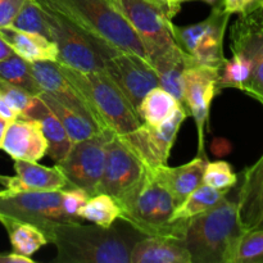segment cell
Segmentation results:
<instances>
[{
    "label": "cell",
    "mask_w": 263,
    "mask_h": 263,
    "mask_svg": "<svg viewBox=\"0 0 263 263\" xmlns=\"http://www.w3.org/2000/svg\"><path fill=\"white\" fill-rule=\"evenodd\" d=\"M2 225L9 235L13 252L18 254L31 257L49 243L45 234L35 225L13 221H4Z\"/></svg>",
    "instance_id": "28"
},
{
    "label": "cell",
    "mask_w": 263,
    "mask_h": 263,
    "mask_svg": "<svg viewBox=\"0 0 263 263\" xmlns=\"http://www.w3.org/2000/svg\"><path fill=\"white\" fill-rule=\"evenodd\" d=\"M259 9L263 10V0H259Z\"/></svg>",
    "instance_id": "47"
},
{
    "label": "cell",
    "mask_w": 263,
    "mask_h": 263,
    "mask_svg": "<svg viewBox=\"0 0 263 263\" xmlns=\"http://www.w3.org/2000/svg\"><path fill=\"white\" fill-rule=\"evenodd\" d=\"M180 104L174 95L161 86H156L143 98L136 113L143 123L159 126L174 115Z\"/></svg>",
    "instance_id": "26"
},
{
    "label": "cell",
    "mask_w": 263,
    "mask_h": 263,
    "mask_svg": "<svg viewBox=\"0 0 263 263\" xmlns=\"http://www.w3.org/2000/svg\"><path fill=\"white\" fill-rule=\"evenodd\" d=\"M152 66L158 76V86L174 95L182 103L184 71L190 66L198 64L192 55L185 53L175 44L158 57L152 59Z\"/></svg>",
    "instance_id": "22"
},
{
    "label": "cell",
    "mask_w": 263,
    "mask_h": 263,
    "mask_svg": "<svg viewBox=\"0 0 263 263\" xmlns=\"http://www.w3.org/2000/svg\"><path fill=\"white\" fill-rule=\"evenodd\" d=\"M71 21L84 32L122 53L148 58L143 41L110 0H35Z\"/></svg>",
    "instance_id": "2"
},
{
    "label": "cell",
    "mask_w": 263,
    "mask_h": 263,
    "mask_svg": "<svg viewBox=\"0 0 263 263\" xmlns=\"http://www.w3.org/2000/svg\"><path fill=\"white\" fill-rule=\"evenodd\" d=\"M152 2L157 3V4H159V5H161V7H163L164 9H166L167 14H168V17L171 18V20L175 17L174 13H172L171 5H170V0H152Z\"/></svg>",
    "instance_id": "42"
},
{
    "label": "cell",
    "mask_w": 263,
    "mask_h": 263,
    "mask_svg": "<svg viewBox=\"0 0 263 263\" xmlns=\"http://www.w3.org/2000/svg\"><path fill=\"white\" fill-rule=\"evenodd\" d=\"M221 7L228 14H246L259 9V0H221Z\"/></svg>",
    "instance_id": "37"
},
{
    "label": "cell",
    "mask_w": 263,
    "mask_h": 263,
    "mask_svg": "<svg viewBox=\"0 0 263 263\" xmlns=\"http://www.w3.org/2000/svg\"><path fill=\"white\" fill-rule=\"evenodd\" d=\"M39 97L48 105L49 109L55 115V117L61 121L62 125L66 128L67 134H68L73 143L90 138L94 134L102 131L99 125L90 116L77 112V110L72 109V108L64 107L58 100H55L50 95L45 94V92H40Z\"/></svg>",
    "instance_id": "25"
},
{
    "label": "cell",
    "mask_w": 263,
    "mask_h": 263,
    "mask_svg": "<svg viewBox=\"0 0 263 263\" xmlns=\"http://www.w3.org/2000/svg\"><path fill=\"white\" fill-rule=\"evenodd\" d=\"M230 14L221 4L213 5L211 14L202 22L189 26L171 23V33L180 49L193 57L198 64L220 68L225 63L223 37Z\"/></svg>",
    "instance_id": "6"
},
{
    "label": "cell",
    "mask_w": 263,
    "mask_h": 263,
    "mask_svg": "<svg viewBox=\"0 0 263 263\" xmlns=\"http://www.w3.org/2000/svg\"><path fill=\"white\" fill-rule=\"evenodd\" d=\"M57 63L102 130H110L116 135L125 136L141 125L131 103L103 69L81 72L59 62Z\"/></svg>",
    "instance_id": "3"
},
{
    "label": "cell",
    "mask_w": 263,
    "mask_h": 263,
    "mask_svg": "<svg viewBox=\"0 0 263 263\" xmlns=\"http://www.w3.org/2000/svg\"><path fill=\"white\" fill-rule=\"evenodd\" d=\"M186 117V109L184 105L180 104L174 115L159 126H151L141 122L136 130L120 138L138 154L145 167L157 168L167 166L171 149Z\"/></svg>",
    "instance_id": "11"
},
{
    "label": "cell",
    "mask_w": 263,
    "mask_h": 263,
    "mask_svg": "<svg viewBox=\"0 0 263 263\" xmlns=\"http://www.w3.org/2000/svg\"><path fill=\"white\" fill-rule=\"evenodd\" d=\"M4 221L35 225L48 234L58 222H71L62 203V190L57 192H0V223Z\"/></svg>",
    "instance_id": "7"
},
{
    "label": "cell",
    "mask_w": 263,
    "mask_h": 263,
    "mask_svg": "<svg viewBox=\"0 0 263 263\" xmlns=\"http://www.w3.org/2000/svg\"><path fill=\"white\" fill-rule=\"evenodd\" d=\"M182 2H192V0H182ZM200 2H204V3H207V4H210V5H216V4H218V3L221 2V0H200Z\"/></svg>",
    "instance_id": "46"
},
{
    "label": "cell",
    "mask_w": 263,
    "mask_h": 263,
    "mask_svg": "<svg viewBox=\"0 0 263 263\" xmlns=\"http://www.w3.org/2000/svg\"><path fill=\"white\" fill-rule=\"evenodd\" d=\"M0 116H2L4 120H7L8 122L15 120L18 117V113L13 109L12 105L7 102L4 97L0 94Z\"/></svg>",
    "instance_id": "39"
},
{
    "label": "cell",
    "mask_w": 263,
    "mask_h": 263,
    "mask_svg": "<svg viewBox=\"0 0 263 263\" xmlns=\"http://www.w3.org/2000/svg\"><path fill=\"white\" fill-rule=\"evenodd\" d=\"M0 263H33V259L31 257L12 252V253L0 254Z\"/></svg>",
    "instance_id": "40"
},
{
    "label": "cell",
    "mask_w": 263,
    "mask_h": 263,
    "mask_svg": "<svg viewBox=\"0 0 263 263\" xmlns=\"http://www.w3.org/2000/svg\"><path fill=\"white\" fill-rule=\"evenodd\" d=\"M238 182V176L234 174L230 164L225 161L208 162L203 175V184L216 189L230 190Z\"/></svg>",
    "instance_id": "34"
},
{
    "label": "cell",
    "mask_w": 263,
    "mask_h": 263,
    "mask_svg": "<svg viewBox=\"0 0 263 263\" xmlns=\"http://www.w3.org/2000/svg\"><path fill=\"white\" fill-rule=\"evenodd\" d=\"M40 7L45 15L49 39L58 50L59 63L81 72L102 71L107 59L122 53L87 35L61 13Z\"/></svg>",
    "instance_id": "5"
},
{
    "label": "cell",
    "mask_w": 263,
    "mask_h": 263,
    "mask_svg": "<svg viewBox=\"0 0 263 263\" xmlns=\"http://www.w3.org/2000/svg\"><path fill=\"white\" fill-rule=\"evenodd\" d=\"M236 203L241 230H263V154L243 172Z\"/></svg>",
    "instance_id": "17"
},
{
    "label": "cell",
    "mask_w": 263,
    "mask_h": 263,
    "mask_svg": "<svg viewBox=\"0 0 263 263\" xmlns=\"http://www.w3.org/2000/svg\"><path fill=\"white\" fill-rule=\"evenodd\" d=\"M130 263H192V258L180 239L144 236L134 244Z\"/></svg>",
    "instance_id": "21"
},
{
    "label": "cell",
    "mask_w": 263,
    "mask_h": 263,
    "mask_svg": "<svg viewBox=\"0 0 263 263\" xmlns=\"http://www.w3.org/2000/svg\"><path fill=\"white\" fill-rule=\"evenodd\" d=\"M25 0H0V28L9 27Z\"/></svg>",
    "instance_id": "38"
},
{
    "label": "cell",
    "mask_w": 263,
    "mask_h": 263,
    "mask_svg": "<svg viewBox=\"0 0 263 263\" xmlns=\"http://www.w3.org/2000/svg\"><path fill=\"white\" fill-rule=\"evenodd\" d=\"M145 170V164L138 154L120 136L113 135L107 144L104 168L98 194L104 193L116 199L136 184Z\"/></svg>",
    "instance_id": "15"
},
{
    "label": "cell",
    "mask_w": 263,
    "mask_h": 263,
    "mask_svg": "<svg viewBox=\"0 0 263 263\" xmlns=\"http://www.w3.org/2000/svg\"><path fill=\"white\" fill-rule=\"evenodd\" d=\"M116 223V222H115ZM113 223L109 228L84 225L81 221L58 222L46 239L57 248L61 263H130L134 244L139 240Z\"/></svg>",
    "instance_id": "1"
},
{
    "label": "cell",
    "mask_w": 263,
    "mask_h": 263,
    "mask_svg": "<svg viewBox=\"0 0 263 263\" xmlns=\"http://www.w3.org/2000/svg\"><path fill=\"white\" fill-rule=\"evenodd\" d=\"M14 53V50L12 49V46L5 41V39L0 35V62L4 61V59L12 57Z\"/></svg>",
    "instance_id": "41"
},
{
    "label": "cell",
    "mask_w": 263,
    "mask_h": 263,
    "mask_svg": "<svg viewBox=\"0 0 263 263\" xmlns=\"http://www.w3.org/2000/svg\"><path fill=\"white\" fill-rule=\"evenodd\" d=\"M79 217L94 225L109 228L120 218V205L113 197L99 193L86 200L79 211Z\"/></svg>",
    "instance_id": "29"
},
{
    "label": "cell",
    "mask_w": 263,
    "mask_h": 263,
    "mask_svg": "<svg viewBox=\"0 0 263 263\" xmlns=\"http://www.w3.org/2000/svg\"><path fill=\"white\" fill-rule=\"evenodd\" d=\"M230 190L216 189V187L208 186V185L202 184L190 193L181 203L176 207L171 216V222L175 223L177 221L187 222L190 218L205 212L213 205L217 204L218 202L223 199L229 194Z\"/></svg>",
    "instance_id": "27"
},
{
    "label": "cell",
    "mask_w": 263,
    "mask_h": 263,
    "mask_svg": "<svg viewBox=\"0 0 263 263\" xmlns=\"http://www.w3.org/2000/svg\"><path fill=\"white\" fill-rule=\"evenodd\" d=\"M0 80L21 87L35 97L41 92L33 77L31 63L17 54H13L12 57L0 62Z\"/></svg>",
    "instance_id": "30"
},
{
    "label": "cell",
    "mask_w": 263,
    "mask_h": 263,
    "mask_svg": "<svg viewBox=\"0 0 263 263\" xmlns=\"http://www.w3.org/2000/svg\"><path fill=\"white\" fill-rule=\"evenodd\" d=\"M0 35L12 46L17 55L27 62L58 61V50L55 44L45 36L23 32L12 27L0 28Z\"/></svg>",
    "instance_id": "24"
},
{
    "label": "cell",
    "mask_w": 263,
    "mask_h": 263,
    "mask_svg": "<svg viewBox=\"0 0 263 263\" xmlns=\"http://www.w3.org/2000/svg\"><path fill=\"white\" fill-rule=\"evenodd\" d=\"M243 233L238 221V203L228 199L190 218L182 239L192 263H226L234 241Z\"/></svg>",
    "instance_id": "4"
},
{
    "label": "cell",
    "mask_w": 263,
    "mask_h": 263,
    "mask_svg": "<svg viewBox=\"0 0 263 263\" xmlns=\"http://www.w3.org/2000/svg\"><path fill=\"white\" fill-rule=\"evenodd\" d=\"M251 76L252 66L248 59L239 54H233L230 59L226 58L221 67L217 87L220 91L222 89H238L246 92L251 82Z\"/></svg>",
    "instance_id": "32"
},
{
    "label": "cell",
    "mask_w": 263,
    "mask_h": 263,
    "mask_svg": "<svg viewBox=\"0 0 263 263\" xmlns=\"http://www.w3.org/2000/svg\"><path fill=\"white\" fill-rule=\"evenodd\" d=\"M163 185L153 168L146 167L143 176L116 202L120 205V218L144 236H159L157 208Z\"/></svg>",
    "instance_id": "10"
},
{
    "label": "cell",
    "mask_w": 263,
    "mask_h": 263,
    "mask_svg": "<svg viewBox=\"0 0 263 263\" xmlns=\"http://www.w3.org/2000/svg\"><path fill=\"white\" fill-rule=\"evenodd\" d=\"M0 149L13 159L37 162L48 152V143L39 121L17 117L8 123L0 141Z\"/></svg>",
    "instance_id": "16"
},
{
    "label": "cell",
    "mask_w": 263,
    "mask_h": 263,
    "mask_svg": "<svg viewBox=\"0 0 263 263\" xmlns=\"http://www.w3.org/2000/svg\"><path fill=\"white\" fill-rule=\"evenodd\" d=\"M8 121L7 120H4V118L2 117V116H0V141H2V139H3V135H4V133H5V128H7V126H8Z\"/></svg>",
    "instance_id": "44"
},
{
    "label": "cell",
    "mask_w": 263,
    "mask_h": 263,
    "mask_svg": "<svg viewBox=\"0 0 263 263\" xmlns=\"http://www.w3.org/2000/svg\"><path fill=\"white\" fill-rule=\"evenodd\" d=\"M135 30L148 53L149 62L175 45L172 20L166 9L152 0H110Z\"/></svg>",
    "instance_id": "9"
},
{
    "label": "cell",
    "mask_w": 263,
    "mask_h": 263,
    "mask_svg": "<svg viewBox=\"0 0 263 263\" xmlns=\"http://www.w3.org/2000/svg\"><path fill=\"white\" fill-rule=\"evenodd\" d=\"M9 179H10V176H4V175H0V185H3L4 187H7Z\"/></svg>",
    "instance_id": "45"
},
{
    "label": "cell",
    "mask_w": 263,
    "mask_h": 263,
    "mask_svg": "<svg viewBox=\"0 0 263 263\" xmlns=\"http://www.w3.org/2000/svg\"><path fill=\"white\" fill-rule=\"evenodd\" d=\"M90 195L86 192L77 187H64L62 189V203L66 215L74 221H81L79 217V211L86 203Z\"/></svg>",
    "instance_id": "36"
},
{
    "label": "cell",
    "mask_w": 263,
    "mask_h": 263,
    "mask_svg": "<svg viewBox=\"0 0 263 263\" xmlns=\"http://www.w3.org/2000/svg\"><path fill=\"white\" fill-rule=\"evenodd\" d=\"M220 68L194 64L184 71V89L182 103L187 116H192L198 130V154L204 151V130L210 116L211 104L220 92L217 81Z\"/></svg>",
    "instance_id": "13"
},
{
    "label": "cell",
    "mask_w": 263,
    "mask_h": 263,
    "mask_svg": "<svg viewBox=\"0 0 263 263\" xmlns=\"http://www.w3.org/2000/svg\"><path fill=\"white\" fill-rule=\"evenodd\" d=\"M30 63L33 77H35L39 87L41 89V92L50 95L51 98L58 100L64 107L72 108L77 112H81L91 117L82 98L80 97L76 89L72 86L71 82L62 73L57 62L39 61L30 62Z\"/></svg>",
    "instance_id": "18"
},
{
    "label": "cell",
    "mask_w": 263,
    "mask_h": 263,
    "mask_svg": "<svg viewBox=\"0 0 263 263\" xmlns=\"http://www.w3.org/2000/svg\"><path fill=\"white\" fill-rule=\"evenodd\" d=\"M103 71L120 87L135 110L143 98L158 86V76L151 62L133 53H120L107 59Z\"/></svg>",
    "instance_id": "14"
},
{
    "label": "cell",
    "mask_w": 263,
    "mask_h": 263,
    "mask_svg": "<svg viewBox=\"0 0 263 263\" xmlns=\"http://www.w3.org/2000/svg\"><path fill=\"white\" fill-rule=\"evenodd\" d=\"M226 263H263V230L243 231L234 241Z\"/></svg>",
    "instance_id": "31"
},
{
    "label": "cell",
    "mask_w": 263,
    "mask_h": 263,
    "mask_svg": "<svg viewBox=\"0 0 263 263\" xmlns=\"http://www.w3.org/2000/svg\"><path fill=\"white\" fill-rule=\"evenodd\" d=\"M0 94L7 99L13 107V109L18 113V117H25L27 116L28 110L32 107L33 102H35L37 95H31L26 90L21 89V87L14 86V85L5 82L0 80Z\"/></svg>",
    "instance_id": "35"
},
{
    "label": "cell",
    "mask_w": 263,
    "mask_h": 263,
    "mask_svg": "<svg viewBox=\"0 0 263 263\" xmlns=\"http://www.w3.org/2000/svg\"><path fill=\"white\" fill-rule=\"evenodd\" d=\"M25 117L33 118L39 121L43 130L44 136L48 143V154L54 162H59L66 157L68 151L71 149L73 141L71 140L69 135L67 134L66 128L63 127L61 121L55 117L53 112L49 109L48 105L41 100V98L36 97L32 107L28 110L27 116Z\"/></svg>",
    "instance_id": "23"
},
{
    "label": "cell",
    "mask_w": 263,
    "mask_h": 263,
    "mask_svg": "<svg viewBox=\"0 0 263 263\" xmlns=\"http://www.w3.org/2000/svg\"><path fill=\"white\" fill-rule=\"evenodd\" d=\"M116 135L110 130H102L90 138L76 141L62 161L57 162L67 180L66 187H77L87 194H98L105 162L107 144Z\"/></svg>",
    "instance_id": "8"
},
{
    "label": "cell",
    "mask_w": 263,
    "mask_h": 263,
    "mask_svg": "<svg viewBox=\"0 0 263 263\" xmlns=\"http://www.w3.org/2000/svg\"><path fill=\"white\" fill-rule=\"evenodd\" d=\"M233 54L248 59L252 76L246 92L263 105V10L240 14L230 30Z\"/></svg>",
    "instance_id": "12"
},
{
    "label": "cell",
    "mask_w": 263,
    "mask_h": 263,
    "mask_svg": "<svg viewBox=\"0 0 263 263\" xmlns=\"http://www.w3.org/2000/svg\"><path fill=\"white\" fill-rule=\"evenodd\" d=\"M9 27L23 32L39 33L49 39V30L45 22L44 10L35 0H25L22 8Z\"/></svg>",
    "instance_id": "33"
},
{
    "label": "cell",
    "mask_w": 263,
    "mask_h": 263,
    "mask_svg": "<svg viewBox=\"0 0 263 263\" xmlns=\"http://www.w3.org/2000/svg\"><path fill=\"white\" fill-rule=\"evenodd\" d=\"M15 176H10L5 189L15 192H57L67 186V180L57 166L14 159Z\"/></svg>",
    "instance_id": "19"
},
{
    "label": "cell",
    "mask_w": 263,
    "mask_h": 263,
    "mask_svg": "<svg viewBox=\"0 0 263 263\" xmlns=\"http://www.w3.org/2000/svg\"><path fill=\"white\" fill-rule=\"evenodd\" d=\"M181 3H184L182 0H170V5H171V9L174 15H176L180 12V8H181Z\"/></svg>",
    "instance_id": "43"
},
{
    "label": "cell",
    "mask_w": 263,
    "mask_h": 263,
    "mask_svg": "<svg viewBox=\"0 0 263 263\" xmlns=\"http://www.w3.org/2000/svg\"><path fill=\"white\" fill-rule=\"evenodd\" d=\"M208 162L207 154L202 153L182 166H162L153 170L159 181L171 193L179 205L190 193L203 184V175Z\"/></svg>",
    "instance_id": "20"
}]
</instances>
